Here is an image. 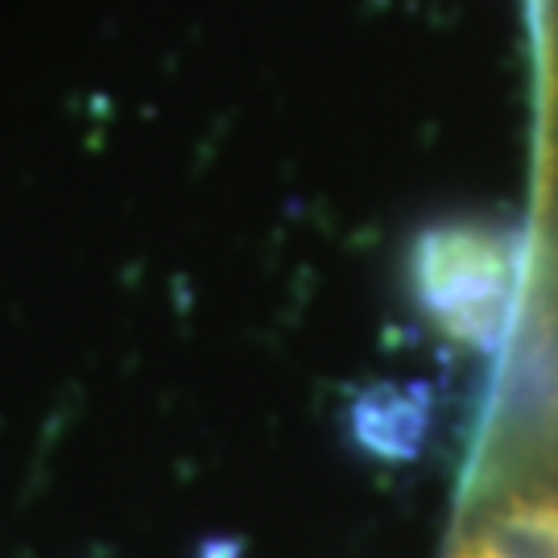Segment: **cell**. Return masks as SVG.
I'll use <instances>...</instances> for the list:
<instances>
[{
  "mask_svg": "<svg viewBox=\"0 0 558 558\" xmlns=\"http://www.w3.org/2000/svg\"><path fill=\"white\" fill-rule=\"evenodd\" d=\"M459 558H480V555H476V550H463V555H459Z\"/></svg>",
  "mask_w": 558,
  "mask_h": 558,
  "instance_id": "cell-4",
  "label": "cell"
},
{
  "mask_svg": "<svg viewBox=\"0 0 558 558\" xmlns=\"http://www.w3.org/2000/svg\"><path fill=\"white\" fill-rule=\"evenodd\" d=\"M530 278V236L513 223L442 220L410 244V299L442 336L500 360L513 343Z\"/></svg>",
  "mask_w": 558,
  "mask_h": 558,
  "instance_id": "cell-1",
  "label": "cell"
},
{
  "mask_svg": "<svg viewBox=\"0 0 558 558\" xmlns=\"http://www.w3.org/2000/svg\"><path fill=\"white\" fill-rule=\"evenodd\" d=\"M468 550L480 558H558V505L513 500L484 518Z\"/></svg>",
  "mask_w": 558,
  "mask_h": 558,
  "instance_id": "cell-3",
  "label": "cell"
},
{
  "mask_svg": "<svg viewBox=\"0 0 558 558\" xmlns=\"http://www.w3.org/2000/svg\"><path fill=\"white\" fill-rule=\"evenodd\" d=\"M435 405L426 380H373L348 401V439L377 463H414L435 430Z\"/></svg>",
  "mask_w": 558,
  "mask_h": 558,
  "instance_id": "cell-2",
  "label": "cell"
}]
</instances>
